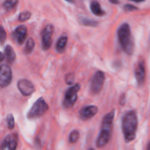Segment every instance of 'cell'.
Masks as SVG:
<instances>
[{"label": "cell", "mask_w": 150, "mask_h": 150, "mask_svg": "<svg viewBox=\"0 0 150 150\" xmlns=\"http://www.w3.org/2000/svg\"><path fill=\"white\" fill-rule=\"evenodd\" d=\"M124 9L125 11H127V12L135 11V10H138L137 7H135V6H133V5H132V4H126V5H125Z\"/></svg>", "instance_id": "cell-26"}, {"label": "cell", "mask_w": 150, "mask_h": 150, "mask_svg": "<svg viewBox=\"0 0 150 150\" xmlns=\"http://www.w3.org/2000/svg\"><path fill=\"white\" fill-rule=\"evenodd\" d=\"M125 103V95L123 94L121 97V99H120V105H124Z\"/></svg>", "instance_id": "cell-27"}, {"label": "cell", "mask_w": 150, "mask_h": 150, "mask_svg": "<svg viewBox=\"0 0 150 150\" xmlns=\"http://www.w3.org/2000/svg\"><path fill=\"white\" fill-rule=\"evenodd\" d=\"M4 55H5V59L8 63H13L16 59V53L14 50L10 45H7L4 48Z\"/></svg>", "instance_id": "cell-13"}, {"label": "cell", "mask_w": 150, "mask_h": 150, "mask_svg": "<svg viewBox=\"0 0 150 150\" xmlns=\"http://www.w3.org/2000/svg\"><path fill=\"white\" fill-rule=\"evenodd\" d=\"M89 150H95V149H94L93 148H90V149H89Z\"/></svg>", "instance_id": "cell-33"}, {"label": "cell", "mask_w": 150, "mask_h": 150, "mask_svg": "<svg viewBox=\"0 0 150 150\" xmlns=\"http://www.w3.org/2000/svg\"><path fill=\"white\" fill-rule=\"evenodd\" d=\"M130 1H135V2H142V1H145V0H130Z\"/></svg>", "instance_id": "cell-29"}, {"label": "cell", "mask_w": 150, "mask_h": 150, "mask_svg": "<svg viewBox=\"0 0 150 150\" xmlns=\"http://www.w3.org/2000/svg\"><path fill=\"white\" fill-rule=\"evenodd\" d=\"M98 111V108L95 105H87V106L83 107L80 110L79 116L82 120L86 121V120H88L95 117Z\"/></svg>", "instance_id": "cell-11"}, {"label": "cell", "mask_w": 150, "mask_h": 150, "mask_svg": "<svg viewBox=\"0 0 150 150\" xmlns=\"http://www.w3.org/2000/svg\"><path fill=\"white\" fill-rule=\"evenodd\" d=\"M7 122L8 128L10 129V130H13V129L14 128L15 126V120L13 114H9V115L7 116Z\"/></svg>", "instance_id": "cell-21"}, {"label": "cell", "mask_w": 150, "mask_h": 150, "mask_svg": "<svg viewBox=\"0 0 150 150\" xmlns=\"http://www.w3.org/2000/svg\"><path fill=\"white\" fill-rule=\"evenodd\" d=\"M31 17V13L29 11H24L20 13L18 17V21L21 22H24L26 21L29 20Z\"/></svg>", "instance_id": "cell-20"}, {"label": "cell", "mask_w": 150, "mask_h": 150, "mask_svg": "<svg viewBox=\"0 0 150 150\" xmlns=\"http://www.w3.org/2000/svg\"><path fill=\"white\" fill-rule=\"evenodd\" d=\"M54 33V26L51 24L45 26L42 32V47L44 51L48 50L52 45V35Z\"/></svg>", "instance_id": "cell-7"}, {"label": "cell", "mask_w": 150, "mask_h": 150, "mask_svg": "<svg viewBox=\"0 0 150 150\" xmlns=\"http://www.w3.org/2000/svg\"><path fill=\"white\" fill-rule=\"evenodd\" d=\"M0 40H1V43H4V40L6 39V36H7V34H6V32L4 31V28L2 26H1V29H0Z\"/></svg>", "instance_id": "cell-24"}, {"label": "cell", "mask_w": 150, "mask_h": 150, "mask_svg": "<svg viewBox=\"0 0 150 150\" xmlns=\"http://www.w3.org/2000/svg\"><path fill=\"white\" fill-rule=\"evenodd\" d=\"M67 43V37L66 35H62L59 38L56 45V49L59 53H63L65 50L66 45Z\"/></svg>", "instance_id": "cell-15"}, {"label": "cell", "mask_w": 150, "mask_h": 150, "mask_svg": "<svg viewBox=\"0 0 150 150\" xmlns=\"http://www.w3.org/2000/svg\"><path fill=\"white\" fill-rule=\"evenodd\" d=\"M79 21L81 24L84 25L86 26H96L98 25V22L92 19L88 18L83 17V16H81L79 17Z\"/></svg>", "instance_id": "cell-16"}, {"label": "cell", "mask_w": 150, "mask_h": 150, "mask_svg": "<svg viewBox=\"0 0 150 150\" xmlns=\"http://www.w3.org/2000/svg\"><path fill=\"white\" fill-rule=\"evenodd\" d=\"M135 76L136 81L139 86H142L145 81L146 77V70H145V64L143 61H141L138 63L135 69Z\"/></svg>", "instance_id": "cell-12"}, {"label": "cell", "mask_w": 150, "mask_h": 150, "mask_svg": "<svg viewBox=\"0 0 150 150\" xmlns=\"http://www.w3.org/2000/svg\"><path fill=\"white\" fill-rule=\"evenodd\" d=\"M17 146H18L17 141H16V139L11 138L10 141L9 142L8 145H7V149H8V150H16Z\"/></svg>", "instance_id": "cell-22"}, {"label": "cell", "mask_w": 150, "mask_h": 150, "mask_svg": "<svg viewBox=\"0 0 150 150\" xmlns=\"http://www.w3.org/2000/svg\"><path fill=\"white\" fill-rule=\"evenodd\" d=\"M75 76L73 74H67L65 77V81L67 84L71 85L74 81Z\"/></svg>", "instance_id": "cell-23"}, {"label": "cell", "mask_w": 150, "mask_h": 150, "mask_svg": "<svg viewBox=\"0 0 150 150\" xmlns=\"http://www.w3.org/2000/svg\"><path fill=\"white\" fill-rule=\"evenodd\" d=\"M138 127V119L136 112L133 110L126 113L122 119V132L125 140L129 143L136 139Z\"/></svg>", "instance_id": "cell-1"}, {"label": "cell", "mask_w": 150, "mask_h": 150, "mask_svg": "<svg viewBox=\"0 0 150 150\" xmlns=\"http://www.w3.org/2000/svg\"><path fill=\"white\" fill-rule=\"evenodd\" d=\"M146 150H150V142L147 145V148H146Z\"/></svg>", "instance_id": "cell-31"}, {"label": "cell", "mask_w": 150, "mask_h": 150, "mask_svg": "<svg viewBox=\"0 0 150 150\" xmlns=\"http://www.w3.org/2000/svg\"><path fill=\"white\" fill-rule=\"evenodd\" d=\"M81 86L79 83H76L73 86L69 88L65 92L64 101H63V106L66 108H69L73 106L77 100L78 92L80 90Z\"/></svg>", "instance_id": "cell-5"}, {"label": "cell", "mask_w": 150, "mask_h": 150, "mask_svg": "<svg viewBox=\"0 0 150 150\" xmlns=\"http://www.w3.org/2000/svg\"><path fill=\"white\" fill-rule=\"evenodd\" d=\"M90 8L92 13L97 16H103L105 15V12L101 8L100 4L97 1H92L90 4Z\"/></svg>", "instance_id": "cell-14"}, {"label": "cell", "mask_w": 150, "mask_h": 150, "mask_svg": "<svg viewBox=\"0 0 150 150\" xmlns=\"http://www.w3.org/2000/svg\"><path fill=\"white\" fill-rule=\"evenodd\" d=\"M117 35L120 45L125 52L129 55L133 54L134 50V42L129 24L123 23L119 28Z\"/></svg>", "instance_id": "cell-3"}, {"label": "cell", "mask_w": 150, "mask_h": 150, "mask_svg": "<svg viewBox=\"0 0 150 150\" xmlns=\"http://www.w3.org/2000/svg\"><path fill=\"white\" fill-rule=\"evenodd\" d=\"M18 2V0H5L3 3V7L6 10L9 11L14 8L17 5Z\"/></svg>", "instance_id": "cell-18"}, {"label": "cell", "mask_w": 150, "mask_h": 150, "mask_svg": "<svg viewBox=\"0 0 150 150\" xmlns=\"http://www.w3.org/2000/svg\"><path fill=\"white\" fill-rule=\"evenodd\" d=\"M79 136H80V134H79V132L78 131V130H73V131L70 133V136H69V142L72 144L76 143V142L79 140Z\"/></svg>", "instance_id": "cell-19"}, {"label": "cell", "mask_w": 150, "mask_h": 150, "mask_svg": "<svg viewBox=\"0 0 150 150\" xmlns=\"http://www.w3.org/2000/svg\"><path fill=\"white\" fill-rule=\"evenodd\" d=\"M105 81V74L102 71H98L91 80L90 90L92 93L98 94L102 89Z\"/></svg>", "instance_id": "cell-6"}, {"label": "cell", "mask_w": 150, "mask_h": 150, "mask_svg": "<svg viewBox=\"0 0 150 150\" xmlns=\"http://www.w3.org/2000/svg\"><path fill=\"white\" fill-rule=\"evenodd\" d=\"M35 48V41L32 38H29L26 41V45L24 48V53L26 54H29L32 52Z\"/></svg>", "instance_id": "cell-17"}, {"label": "cell", "mask_w": 150, "mask_h": 150, "mask_svg": "<svg viewBox=\"0 0 150 150\" xmlns=\"http://www.w3.org/2000/svg\"><path fill=\"white\" fill-rule=\"evenodd\" d=\"M18 89L23 96H29L35 92V88L33 83L27 79H21L17 83Z\"/></svg>", "instance_id": "cell-9"}, {"label": "cell", "mask_w": 150, "mask_h": 150, "mask_svg": "<svg viewBox=\"0 0 150 150\" xmlns=\"http://www.w3.org/2000/svg\"><path fill=\"white\" fill-rule=\"evenodd\" d=\"M27 36V29L26 26L21 25L16 28V30L13 33V38L16 43L18 45H22L26 40Z\"/></svg>", "instance_id": "cell-10"}, {"label": "cell", "mask_w": 150, "mask_h": 150, "mask_svg": "<svg viewBox=\"0 0 150 150\" xmlns=\"http://www.w3.org/2000/svg\"><path fill=\"white\" fill-rule=\"evenodd\" d=\"M65 1H67V2H70V3L73 2V0H65Z\"/></svg>", "instance_id": "cell-32"}, {"label": "cell", "mask_w": 150, "mask_h": 150, "mask_svg": "<svg viewBox=\"0 0 150 150\" xmlns=\"http://www.w3.org/2000/svg\"><path fill=\"white\" fill-rule=\"evenodd\" d=\"M48 110V105L45 100L42 98H38V100L34 103V105L31 108L30 111L28 113V119L35 120V119L39 118V117L44 115Z\"/></svg>", "instance_id": "cell-4"}, {"label": "cell", "mask_w": 150, "mask_h": 150, "mask_svg": "<svg viewBox=\"0 0 150 150\" xmlns=\"http://www.w3.org/2000/svg\"><path fill=\"white\" fill-rule=\"evenodd\" d=\"M11 136H7L5 139H4L3 142L1 143V150H4L6 147H7V145H8L9 142L11 139Z\"/></svg>", "instance_id": "cell-25"}, {"label": "cell", "mask_w": 150, "mask_h": 150, "mask_svg": "<svg viewBox=\"0 0 150 150\" xmlns=\"http://www.w3.org/2000/svg\"><path fill=\"white\" fill-rule=\"evenodd\" d=\"M13 75L10 67L7 64H2L0 68V86L7 87L11 83Z\"/></svg>", "instance_id": "cell-8"}, {"label": "cell", "mask_w": 150, "mask_h": 150, "mask_svg": "<svg viewBox=\"0 0 150 150\" xmlns=\"http://www.w3.org/2000/svg\"><path fill=\"white\" fill-rule=\"evenodd\" d=\"M109 1L112 4H118L119 0H109Z\"/></svg>", "instance_id": "cell-28"}, {"label": "cell", "mask_w": 150, "mask_h": 150, "mask_svg": "<svg viewBox=\"0 0 150 150\" xmlns=\"http://www.w3.org/2000/svg\"><path fill=\"white\" fill-rule=\"evenodd\" d=\"M4 57H5V55H4L3 54H1V62H2L4 60Z\"/></svg>", "instance_id": "cell-30"}, {"label": "cell", "mask_w": 150, "mask_h": 150, "mask_svg": "<svg viewBox=\"0 0 150 150\" xmlns=\"http://www.w3.org/2000/svg\"><path fill=\"white\" fill-rule=\"evenodd\" d=\"M114 114H115V110H112L111 112L106 114L103 120L102 127L96 143L98 148L104 147L110 141Z\"/></svg>", "instance_id": "cell-2"}]
</instances>
